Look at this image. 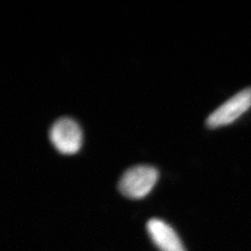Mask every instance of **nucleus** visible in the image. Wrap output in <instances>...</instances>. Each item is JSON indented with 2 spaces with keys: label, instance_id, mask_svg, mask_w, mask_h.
<instances>
[{
  "label": "nucleus",
  "instance_id": "3",
  "mask_svg": "<svg viewBox=\"0 0 251 251\" xmlns=\"http://www.w3.org/2000/svg\"><path fill=\"white\" fill-rule=\"evenodd\" d=\"M251 108V88L245 89L225 101L207 117L206 125L211 128L229 125Z\"/></svg>",
  "mask_w": 251,
  "mask_h": 251
},
{
  "label": "nucleus",
  "instance_id": "4",
  "mask_svg": "<svg viewBox=\"0 0 251 251\" xmlns=\"http://www.w3.org/2000/svg\"><path fill=\"white\" fill-rule=\"evenodd\" d=\"M147 232L154 246L160 251H186L174 229L159 219H151Z\"/></svg>",
  "mask_w": 251,
  "mask_h": 251
},
{
  "label": "nucleus",
  "instance_id": "2",
  "mask_svg": "<svg viewBox=\"0 0 251 251\" xmlns=\"http://www.w3.org/2000/svg\"><path fill=\"white\" fill-rule=\"evenodd\" d=\"M50 139L59 152L63 154H74L81 148L82 130L75 120L63 117L58 119L51 126Z\"/></svg>",
  "mask_w": 251,
  "mask_h": 251
},
{
  "label": "nucleus",
  "instance_id": "1",
  "mask_svg": "<svg viewBox=\"0 0 251 251\" xmlns=\"http://www.w3.org/2000/svg\"><path fill=\"white\" fill-rule=\"evenodd\" d=\"M158 171L148 165H139L126 171L118 183V190L126 198L142 199L153 188Z\"/></svg>",
  "mask_w": 251,
  "mask_h": 251
}]
</instances>
